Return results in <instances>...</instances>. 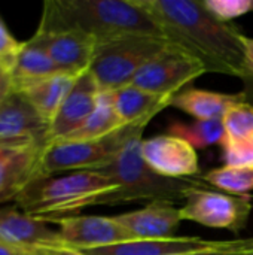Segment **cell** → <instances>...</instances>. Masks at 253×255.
Masks as SVG:
<instances>
[{"instance_id": "1", "label": "cell", "mask_w": 253, "mask_h": 255, "mask_svg": "<svg viewBox=\"0 0 253 255\" xmlns=\"http://www.w3.org/2000/svg\"><path fill=\"white\" fill-rule=\"evenodd\" d=\"M154 18L164 39L201 60L207 72L248 81L242 31L215 18L201 0H137Z\"/></svg>"}, {"instance_id": "2", "label": "cell", "mask_w": 253, "mask_h": 255, "mask_svg": "<svg viewBox=\"0 0 253 255\" xmlns=\"http://www.w3.org/2000/svg\"><path fill=\"white\" fill-rule=\"evenodd\" d=\"M37 30H78L95 37L98 43L127 36L164 37L137 0H48Z\"/></svg>"}, {"instance_id": "3", "label": "cell", "mask_w": 253, "mask_h": 255, "mask_svg": "<svg viewBox=\"0 0 253 255\" xmlns=\"http://www.w3.org/2000/svg\"><path fill=\"white\" fill-rule=\"evenodd\" d=\"M146 126H133L115 160L98 170L113 179L119 188L95 199L97 205H118L134 200H167L183 199L185 193L200 185V181L170 179L152 172L142 157L143 130Z\"/></svg>"}, {"instance_id": "4", "label": "cell", "mask_w": 253, "mask_h": 255, "mask_svg": "<svg viewBox=\"0 0 253 255\" xmlns=\"http://www.w3.org/2000/svg\"><path fill=\"white\" fill-rule=\"evenodd\" d=\"M118 188L113 179L98 170H79L64 176L37 178L21 191L15 202L25 214L51 223L94 206L97 197Z\"/></svg>"}, {"instance_id": "5", "label": "cell", "mask_w": 253, "mask_h": 255, "mask_svg": "<svg viewBox=\"0 0 253 255\" xmlns=\"http://www.w3.org/2000/svg\"><path fill=\"white\" fill-rule=\"evenodd\" d=\"M170 42L158 36H127L98 43L89 66L101 93L133 82L137 72Z\"/></svg>"}, {"instance_id": "6", "label": "cell", "mask_w": 253, "mask_h": 255, "mask_svg": "<svg viewBox=\"0 0 253 255\" xmlns=\"http://www.w3.org/2000/svg\"><path fill=\"white\" fill-rule=\"evenodd\" d=\"M133 126L101 140H55L49 142L40 155V178L54 176L60 172L101 170L116 157Z\"/></svg>"}, {"instance_id": "7", "label": "cell", "mask_w": 253, "mask_h": 255, "mask_svg": "<svg viewBox=\"0 0 253 255\" xmlns=\"http://www.w3.org/2000/svg\"><path fill=\"white\" fill-rule=\"evenodd\" d=\"M204 73L207 67L201 60L169 43L137 72L131 84L152 94L173 99L183 87Z\"/></svg>"}, {"instance_id": "8", "label": "cell", "mask_w": 253, "mask_h": 255, "mask_svg": "<svg viewBox=\"0 0 253 255\" xmlns=\"http://www.w3.org/2000/svg\"><path fill=\"white\" fill-rule=\"evenodd\" d=\"M179 209L182 221H194L210 229L239 232L245 227L253 209L251 196H231L195 185L183 196Z\"/></svg>"}, {"instance_id": "9", "label": "cell", "mask_w": 253, "mask_h": 255, "mask_svg": "<svg viewBox=\"0 0 253 255\" xmlns=\"http://www.w3.org/2000/svg\"><path fill=\"white\" fill-rule=\"evenodd\" d=\"M142 157L152 172L170 179L188 178L200 170L195 148L170 133L143 139Z\"/></svg>"}, {"instance_id": "10", "label": "cell", "mask_w": 253, "mask_h": 255, "mask_svg": "<svg viewBox=\"0 0 253 255\" xmlns=\"http://www.w3.org/2000/svg\"><path fill=\"white\" fill-rule=\"evenodd\" d=\"M60 226V238L66 247L78 251L94 250L133 241L128 232L121 227L113 217L70 215L52 220ZM49 223V224H51Z\"/></svg>"}, {"instance_id": "11", "label": "cell", "mask_w": 253, "mask_h": 255, "mask_svg": "<svg viewBox=\"0 0 253 255\" xmlns=\"http://www.w3.org/2000/svg\"><path fill=\"white\" fill-rule=\"evenodd\" d=\"M49 126L18 93L0 103V142L31 148L48 145Z\"/></svg>"}, {"instance_id": "12", "label": "cell", "mask_w": 253, "mask_h": 255, "mask_svg": "<svg viewBox=\"0 0 253 255\" xmlns=\"http://www.w3.org/2000/svg\"><path fill=\"white\" fill-rule=\"evenodd\" d=\"M30 42L42 48L61 70L73 75H81L89 69L98 46V40L95 37L78 30H37L34 36H31Z\"/></svg>"}, {"instance_id": "13", "label": "cell", "mask_w": 253, "mask_h": 255, "mask_svg": "<svg viewBox=\"0 0 253 255\" xmlns=\"http://www.w3.org/2000/svg\"><path fill=\"white\" fill-rule=\"evenodd\" d=\"M100 94L101 91L89 70L81 73L49 124L48 143L64 139L78 130L97 108Z\"/></svg>"}, {"instance_id": "14", "label": "cell", "mask_w": 253, "mask_h": 255, "mask_svg": "<svg viewBox=\"0 0 253 255\" xmlns=\"http://www.w3.org/2000/svg\"><path fill=\"white\" fill-rule=\"evenodd\" d=\"M124 227L133 241L173 238L182 218L179 209L167 200L151 202L143 209L113 217Z\"/></svg>"}, {"instance_id": "15", "label": "cell", "mask_w": 253, "mask_h": 255, "mask_svg": "<svg viewBox=\"0 0 253 255\" xmlns=\"http://www.w3.org/2000/svg\"><path fill=\"white\" fill-rule=\"evenodd\" d=\"M0 242L15 250L63 244L60 233L51 230L48 221L16 208L0 209Z\"/></svg>"}, {"instance_id": "16", "label": "cell", "mask_w": 253, "mask_h": 255, "mask_svg": "<svg viewBox=\"0 0 253 255\" xmlns=\"http://www.w3.org/2000/svg\"><path fill=\"white\" fill-rule=\"evenodd\" d=\"M227 241H207L203 238L139 239L103 248L81 251L84 255H180L219 248Z\"/></svg>"}, {"instance_id": "17", "label": "cell", "mask_w": 253, "mask_h": 255, "mask_svg": "<svg viewBox=\"0 0 253 255\" xmlns=\"http://www.w3.org/2000/svg\"><path fill=\"white\" fill-rule=\"evenodd\" d=\"M112 105L124 126H148V123L170 106L171 99L152 94L134 84L109 91Z\"/></svg>"}, {"instance_id": "18", "label": "cell", "mask_w": 253, "mask_h": 255, "mask_svg": "<svg viewBox=\"0 0 253 255\" xmlns=\"http://www.w3.org/2000/svg\"><path fill=\"white\" fill-rule=\"evenodd\" d=\"M45 146L30 148L0 163V203L16 200L28 184L40 178L39 163Z\"/></svg>"}, {"instance_id": "19", "label": "cell", "mask_w": 253, "mask_h": 255, "mask_svg": "<svg viewBox=\"0 0 253 255\" xmlns=\"http://www.w3.org/2000/svg\"><path fill=\"white\" fill-rule=\"evenodd\" d=\"M78 76L79 75L73 73H58L27 85L18 94H21L49 126Z\"/></svg>"}, {"instance_id": "20", "label": "cell", "mask_w": 253, "mask_h": 255, "mask_svg": "<svg viewBox=\"0 0 253 255\" xmlns=\"http://www.w3.org/2000/svg\"><path fill=\"white\" fill-rule=\"evenodd\" d=\"M239 99H243V96L189 88L176 94L171 99L170 106L183 111L185 114L194 117L197 121L222 120L228 106Z\"/></svg>"}, {"instance_id": "21", "label": "cell", "mask_w": 253, "mask_h": 255, "mask_svg": "<svg viewBox=\"0 0 253 255\" xmlns=\"http://www.w3.org/2000/svg\"><path fill=\"white\" fill-rule=\"evenodd\" d=\"M58 73L67 72L61 70L42 48L27 40L22 43L15 66L10 72L13 93H19L27 85Z\"/></svg>"}, {"instance_id": "22", "label": "cell", "mask_w": 253, "mask_h": 255, "mask_svg": "<svg viewBox=\"0 0 253 255\" xmlns=\"http://www.w3.org/2000/svg\"><path fill=\"white\" fill-rule=\"evenodd\" d=\"M127 126L119 120L109 93H101L98 99V105L94 112L88 117V120L73 133L60 140H101L104 137L112 136Z\"/></svg>"}, {"instance_id": "23", "label": "cell", "mask_w": 253, "mask_h": 255, "mask_svg": "<svg viewBox=\"0 0 253 255\" xmlns=\"http://www.w3.org/2000/svg\"><path fill=\"white\" fill-rule=\"evenodd\" d=\"M225 136L222 148L240 146L253 140V106L251 103L239 99L233 102L222 117Z\"/></svg>"}, {"instance_id": "24", "label": "cell", "mask_w": 253, "mask_h": 255, "mask_svg": "<svg viewBox=\"0 0 253 255\" xmlns=\"http://www.w3.org/2000/svg\"><path fill=\"white\" fill-rule=\"evenodd\" d=\"M207 184L231 196H249L253 190V166H224L207 172Z\"/></svg>"}, {"instance_id": "25", "label": "cell", "mask_w": 253, "mask_h": 255, "mask_svg": "<svg viewBox=\"0 0 253 255\" xmlns=\"http://www.w3.org/2000/svg\"><path fill=\"white\" fill-rule=\"evenodd\" d=\"M170 134L179 136L188 140L194 148H207L212 145H221L225 136L222 120H207L197 121L195 124H173L170 127Z\"/></svg>"}, {"instance_id": "26", "label": "cell", "mask_w": 253, "mask_h": 255, "mask_svg": "<svg viewBox=\"0 0 253 255\" xmlns=\"http://www.w3.org/2000/svg\"><path fill=\"white\" fill-rule=\"evenodd\" d=\"M203 6L218 19L228 22L230 19L253 12V0H201Z\"/></svg>"}, {"instance_id": "27", "label": "cell", "mask_w": 253, "mask_h": 255, "mask_svg": "<svg viewBox=\"0 0 253 255\" xmlns=\"http://www.w3.org/2000/svg\"><path fill=\"white\" fill-rule=\"evenodd\" d=\"M21 48L22 43L12 36L4 22L0 19V69L10 73Z\"/></svg>"}, {"instance_id": "28", "label": "cell", "mask_w": 253, "mask_h": 255, "mask_svg": "<svg viewBox=\"0 0 253 255\" xmlns=\"http://www.w3.org/2000/svg\"><path fill=\"white\" fill-rule=\"evenodd\" d=\"M253 251V238L249 239H237V241H227L219 248H212L206 251L188 253L180 255H248Z\"/></svg>"}, {"instance_id": "29", "label": "cell", "mask_w": 253, "mask_h": 255, "mask_svg": "<svg viewBox=\"0 0 253 255\" xmlns=\"http://www.w3.org/2000/svg\"><path fill=\"white\" fill-rule=\"evenodd\" d=\"M31 250L33 253L39 255H84L81 251L73 250L70 247H66L64 244L58 245H43V247H34V248H25Z\"/></svg>"}, {"instance_id": "30", "label": "cell", "mask_w": 253, "mask_h": 255, "mask_svg": "<svg viewBox=\"0 0 253 255\" xmlns=\"http://www.w3.org/2000/svg\"><path fill=\"white\" fill-rule=\"evenodd\" d=\"M12 93H13V87H12L10 73H7L3 69H0V103L3 100H6Z\"/></svg>"}, {"instance_id": "31", "label": "cell", "mask_w": 253, "mask_h": 255, "mask_svg": "<svg viewBox=\"0 0 253 255\" xmlns=\"http://www.w3.org/2000/svg\"><path fill=\"white\" fill-rule=\"evenodd\" d=\"M242 43L245 48V55H246V66L248 70L251 73V76L253 78V39L249 36L242 34Z\"/></svg>"}, {"instance_id": "32", "label": "cell", "mask_w": 253, "mask_h": 255, "mask_svg": "<svg viewBox=\"0 0 253 255\" xmlns=\"http://www.w3.org/2000/svg\"><path fill=\"white\" fill-rule=\"evenodd\" d=\"M31 148H34V146H31ZM27 149H30V148H21V146H15V145L0 142V163L6 161L7 158L13 157L16 154L22 152V151H27Z\"/></svg>"}, {"instance_id": "33", "label": "cell", "mask_w": 253, "mask_h": 255, "mask_svg": "<svg viewBox=\"0 0 253 255\" xmlns=\"http://www.w3.org/2000/svg\"><path fill=\"white\" fill-rule=\"evenodd\" d=\"M0 255H16V250L0 242Z\"/></svg>"}, {"instance_id": "34", "label": "cell", "mask_w": 253, "mask_h": 255, "mask_svg": "<svg viewBox=\"0 0 253 255\" xmlns=\"http://www.w3.org/2000/svg\"><path fill=\"white\" fill-rule=\"evenodd\" d=\"M16 255H39L33 253L31 250H16Z\"/></svg>"}, {"instance_id": "35", "label": "cell", "mask_w": 253, "mask_h": 255, "mask_svg": "<svg viewBox=\"0 0 253 255\" xmlns=\"http://www.w3.org/2000/svg\"><path fill=\"white\" fill-rule=\"evenodd\" d=\"M248 255H253V251H252V253H251V254H248Z\"/></svg>"}]
</instances>
